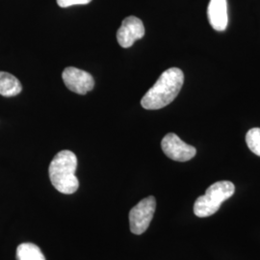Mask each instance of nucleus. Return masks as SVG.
Instances as JSON below:
<instances>
[{
    "mask_svg": "<svg viewBox=\"0 0 260 260\" xmlns=\"http://www.w3.org/2000/svg\"><path fill=\"white\" fill-rule=\"evenodd\" d=\"M184 83L183 72L178 68L165 71L143 96L141 105L147 110H157L173 103Z\"/></svg>",
    "mask_w": 260,
    "mask_h": 260,
    "instance_id": "obj_1",
    "label": "nucleus"
},
{
    "mask_svg": "<svg viewBox=\"0 0 260 260\" xmlns=\"http://www.w3.org/2000/svg\"><path fill=\"white\" fill-rule=\"evenodd\" d=\"M77 168V157L71 150H62L56 154L48 168L49 178L57 191L62 194H74L79 181L75 176Z\"/></svg>",
    "mask_w": 260,
    "mask_h": 260,
    "instance_id": "obj_2",
    "label": "nucleus"
},
{
    "mask_svg": "<svg viewBox=\"0 0 260 260\" xmlns=\"http://www.w3.org/2000/svg\"><path fill=\"white\" fill-rule=\"evenodd\" d=\"M235 186L231 181H218L209 186L204 196L197 199L194 205V213L200 218L209 217L216 213L224 201L233 197Z\"/></svg>",
    "mask_w": 260,
    "mask_h": 260,
    "instance_id": "obj_3",
    "label": "nucleus"
},
{
    "mask_svg": "<svg viewBox=\"0 0 260 260\" xmlns=\"http://www.w3.org/2000/svg\"><path fill=\"white\" fill-rule=\"evenodd\" d=\"M156 209V200L149 196L143 199L129 212V225L131 233L140 235L149 229L150 222Z\"/></svg>",
    "mask_w": 260,
    "mask_h": 260,
    "instance_id": "obj_4",
    "label": "nucleus"
},
{
    "mask_svg": "<svg viewBox=\"0 0 260 260\" xmlns=\"http://www.w3.org/2000/svg\"><path fill=\"white\" fill-rule=\"evenodd\" d=\"M161 148L168 157L178 162L189 161L197 153L196 148L186 144L175 133H169L163 138Z\"/></svg>",
    "mask_w": 260,
    "mask_h": 260,
    "instance_id": "obj_5",
    "label": "nucleus"
},
{
    "mask_svg": "<svg viewBox=\"0 0 260 260\" xmlns=\"http://www.w3.org/2000/svg\"><path fill=\"white\" fill-rule=\"evenodd\" d=\"M62 77L68 89L78 94H86L92 91L94 86V79L92 75L75 67L66 68Z\"/></svg>",
    "mask_w": 260,
    "mask_h": 260,
    "instance_id": "obj_6",
    "label": "nucleus"
},
{
    "mask_svg": "<svg viewBox=\"0 0 260 260\" xmlns=\"http://www.w3.org/2000/svg\"><path fill=\"white\" fill-rule=\"evenodd\" d=\"M145 36L143 21L136 17H127L122 20L121 27L117 32V40L121 47L128 48Z\"/></svg>",
    "mask_w": 260,
    "mask_h": 260,
    "instance_id": "obj_7",
    "label": "nucleus"
},
{
    "mask_svg": "<svg viewBox=\"0 0 260 260\" xmlns=\"http://www.w3.org/2000/svg\"><path fill=\"white\" fill-rule=\"evenodd\" d=\"M207 17L214 30L224 31L229 23L226 0H210L207 8Z\"/></svg>",
    "mask_w": 260,
    "mask_h": 260,
    "instance_id": "obj_8",
    "label": "nucleus"
},
{
    "mask_svg": "<svg viewBox=\"0 0 260 260\" xmlns=\"http://www.w3.org/2000/svg\"><path fill=\"white\" fill-rule=\"evenodd\" d=\"M22 90L19 79L11 74L0 72V94L6 98L18 95Z\"/></svg>",
    "mask_w": 260,
    "mask_h": 260,
    "instance_id": "obj_9",
    "label": "nucleus"
},
{
    "mask_svg": "<svg viewBox=\"0 0 260 260\" xmlns=\"http://www.w3.org/2000/svg\"><path fill=\"white\" fill-rule=\"evenodd\" d=\"M17 260H46V257L37 245L22 243L17 249Z\"/></svg>",
    "mask_w": 260,
    "mask_h": 260,
    "instance_id": "obj_10",
    "label": "nucleus"
},
{
    "mask_svg": "<svg viewBox=\"0 0 260 260\" xmlns=\"http://www.w3.org/2000/svg\"><path fill=\"white\" fill-rule=\"evenodd\" d=\"M246 142L251 152L260 156V128L254 127L248 131L246 135Z\"/></svg>",
    "mask_w": 260,
    "mask_h": 260,
    "instance_id": "obj_11",
    "label": "nucleus"
},
{
    "mask_svg": "<svg viewBox=\"0 0 260 260\" xmlns=\"http://www.w3.org/2000/svg\"><path fill=\"white\" fill-rule=\"evenodd\" d=\"M91 1L92 0H57V4L62 8H67L74 5H86Z\"/></svg>",
    "mask_w": 260,
    "mask_h": 260,
    "instance_id": "obj_12",
    "label": "nucleus"
}]
</instances>
